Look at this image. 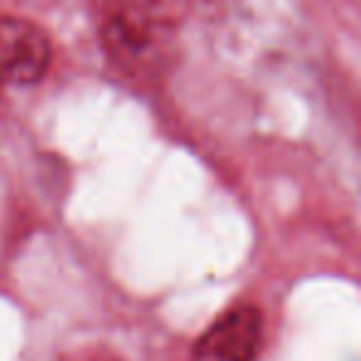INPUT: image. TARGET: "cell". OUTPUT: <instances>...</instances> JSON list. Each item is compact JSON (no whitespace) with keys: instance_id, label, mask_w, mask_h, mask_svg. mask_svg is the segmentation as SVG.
I'll use <instances>...</instances> for the list:
<instances>
[{"instance_id":"cell-1","label":"cell","mask_w":361,"mask_h":361,"mask_svg":"<svg viewBox=\"0 0 361 361\" xmlns=\"http://www.w3.org/2000/svg\"><path fill=\"white\" fill-rule=\"evenodd\" d=\"M102 47L121 72L154 80L176 55V25L159 0H121L102 23Z\"/></svg>"},{"instance_id":"cell-3","label":"cell","mask_w":361,"mask_h":361,"mask_svg":"<svg viewBox=\"0 0 361 361\" xmlns=\"http://www.w3.org/2000/svg\"><path fill=\"white\" fill-rule=\"evenodd\" d=\"M262 344V314L238 305L216 319L193 346L191 361H255Z\"/></svg>"},{"instance_id":"cell-4","label":"cell","mask_w":361,"mask_h":361,"mask_svg":"<svg viewBox=\"0 0 361 361\" xmlns=\"http://www.w3.org/2000/svg\"><path fill=\"white\" fill-rule=\"evenodd\" d=\"M201 3H221V0H201Z\"/></svg>"},{"instance_id":"cell-2","label":"cell","mask_w":361,"mask_h":361,"mask_svg":"<svg viewBox=\"0 0 361 361\" xmlns=\"http://www.w3.org/2000/svg\"><path fill=\"white\" fill-rule=\"evenodd\" d=\"M50 60L52 45L42 27L23 18H0V82L35 85L45 77Z\"/></svg>"}]
</instances>
